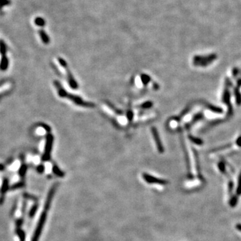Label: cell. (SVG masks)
I'll return each instance as SVG.
<instances>
[{
	"mask_svg": "<svg viewBox=\"0 0 241 241\" xmlns=\"http://www.w3.org/2000/svg\"><path fill=\"white\" fill-rule=\"evenodd\" d=\"M190 107H186V108L183 111L182 113H181V114H180V117H183V116H184L185 115L187 114V113H188L189 112V111H190Z\"/></svg>",
	"mask_w": 241,
	"mask_h": 241,
	"instance_id": "obj_26",
	"label": "cell"
},
{
	"mask_svg": "<svg viewBox=\"0 0 241 241\" xmlns=\"http://www.w3.org/2000/svg\"><path fill=\"white\" fill-rule=\"evenodd\" d=\"M59 62H60V65L63 67V68L65 70L66 73L67 79H68V81L70 86L71 88L73 89H77L78 88L77 83L75 81V80L74 79L73 75H72V74L70 72L68 68L67 64H66V62L64 61L63 60H62V59H60Z\"/></svg>",
	"mask_w": 241,
	"mask_h": 241,
	"instance_id": "obj_5",
	"label": "cell"
},
{
	"mask_svg": "<svg viewBox=\"0 0 241 241\" xmlns=\"http://www.w3.org/2000/svg\"><path fill=\"white\" fill-rule=\"evenodd\" d=\"M43 20H42V19H41V18H36V20H35V23H36L37 25H38V26H42L43 24H44V22H43Z\"/></svg>",
	"mask_w": 241,
	"mask_h": 241,
	"instance_id": "obj_27",
	"label": "cell"
},
{
	"mask_svg": "<svg viewBox=\"0 0 241 241\" xmlns=\"http://www.w3.org/2000/svg\"><path fill=\"white\" fill-rule=\"evenodd\" d=\"M53 171H54V172L56 174L58 175V176H63V173H62L61 171L56 166L54 167V168H53Z\"/></svg>",
	"mask_w": 241,
	"mask_h": 241,
	"instance_id": "obj_25",
	"label": "cell"
},
{
	"mask_svg": "<svg viewBox=\"0 0 241 241\" xmlns=\"http://www.w3.org/2000/svg\"><path fill=\"white\" fill-rule=\"evenodd\" d=\"M9 188V181L7 179H4L3 181V183H2V186H1V192L2 194H5V192H7V190H8Z\"/></svg>",
	"mask_w": 241,
	"mask_h": 241,
	"instance_id": "obj_15",
	"label": "cell"
},
{
	"mask_svg": "<svg viewBox=\"0 0 241 241\" xmlns=\"http://www.w3.org/2000/svg\"><path fill=\"white\" fill-rule=\"evenodd\" d=\"M237 202H238V197L236 196H233L232 198H230V202H229V204L231 207H234L236 206Z\"/></svg>",
	"mask_w": 241,
	"mask_h": 241,
	"instance_id": "obj_18",
	"label": "cell"
},
{
	"mask_svg": "<svg viewBox=\"0 0 241 241\" xmlns=\"http://www.w3.org/2000/svg\"><path fill=\"white\" fill-rule=\"evenodd\" d=\"M23 186H24V184H23V182H19V183H17V184H13L12 186H11L10 189L12 190H16V189H19V188H22Z\"/></svg>",
	"mask_w": 241,
	"mask_h": 241,
	"instance_id": "obj_22",
	"label": "cell"
},
{
	"mask_svg": "<svg viewBox=\"0 0 241 241\" xmlns=\"http://www.w3.org/2000/svg\"><path fill=\"white\" fill-rule=\"evenodd\" d=\"M228 187H229V190H230V191H232V187H233V183H232V181H230V182H229Z\"/></svg>",
	"mask_w": 241,
	"mask_h": 241,
	"instance_id": "obj_32",
	"label": "cell"
},
{
	"mask_svg": "<svg viewBox=\"0 0 241 241\" xmlns=\"http://www.w3.org/2000/svg\"><path fill=\"white\" fill-rule=\"evenodd\" d=\"M188 138L189 139H190V141H192L193 143H194V144H196L197 145H202L203 143H204V141H203L202 139L198 138V137L193 136V135H189Z\"/></svg>",
	"mask_w": 241,
	"mask_h": 241,
	"instance_id": "obj_13",
	"label": "cell"
},
{
	"mask_svg": "<svg viewBox=\"0 0 241 241\" xmlns=\"http://www.w3.org/2000/svg\"><path fill=\"white\" fill-rule=\"evenodd\" d=\"M53 140L54 138L52 135L51 134L48 135L44 146V152L42 156V159L44 161H48L50 158V153L52 148Z\"/></svg>",
	"mask_w": 241,
	"mask_h": 241,
	"instance_id": "obj_4",
	"label": "cell"
},
{
	"mask_svg": "<svg viewBox=\"0 0 241 241\" xmlns=\"http://www.w3.org/2000/svg\"><path fill=\"white\" fill-rule=\"evenodd\" d=\"M238 68H234L232 71V74H233V77H236L237 75H238Z\"/></svg>",
	"mask_w": 241,
	"mask_h": 241,
	"instance_id": "obj_30",
	"label": "cell"
},
{
	"mask_svg": "<svg viewBox=\"0 0 241 241\" xmlns=\"http://www.w3.org/2000/svg\"><path fill=\"white\" fill-rule=\"evenodd\" d=\"M5 169V167L3 164H0V171H3Z\"/></svg>",
	"mask_w": 241,
	"mask_h": 241,
	"instance_id": "obj_35",
	"label": "cell"
},
{
	"mask_svg": "<svg viewBox=\"0 0 241 241\" xmlns=\"http://www.w3.org/2000/svg\"><path fill=\"white\" fill-rule=\"evenodd\" d=\"M143 179H144L147 183H149V184H157L161 185H165L168 183V182L166 180L155 178V177L150 176V175L147 174H143Z\"/></svg>",
	"mask_w": 241,
	"mask_h": 241,
	"instance_id": "obj_8",
	"label": "cell"
},
{
	"mask_svg": "<svg viewBox=\"0 0 241 241\" xmlns=\"http://www.w3.org/2000/svg\"><path fill=\"white\" fill-rule=\"evenodd\" d=\"M11 3L10 0H0V6L3 7L8 5Z\"/></svg>",
	"mask_w": 241,
	"mask_h": 241,
	"instance_id": "obj_24",
	"label": "cell"
},
{
	"mask_svg": "<svg viewBox=\"0 0 241 241\" xmlns=\"http://www.w3.org/2000/svg\"><path fill=\"white\" fill-rule=\"evenodd\" d=\"M7 52V46L2 40H0V54L2 56H5Z\"/></svg>",
	"mask_w": 241,
	"mask_h": 241,
	"instance_id": "obj_14",
	"label": "cell"
},
{
	"mask_svg": "<svg viewBox=\"0 0 241 241\" xmlns=\"http://www.w3.org/2000/svg\"><path fill=\"white\" fill-rule=\"evenodd\" d=\"M40 37H41V38H42V41L44 42L47 44L48 41V38L46 36L44 32L40 31Z\"/></svg>",
	"mask_w": 241,
	"mask_h": 241,
	"instance_id": "obj_23",
	"label": "cell"
},
{
	"mask_svg": "<svg viewBox=\"0 0 241 241\" xmlns=\"http://www.w3.org/2000/svg\"><path fill=\"white\" fill-rule=\"evenodd\" d=\"M44 166H39L37 168V170L38 172H42L44 171Z\"/></svg>",
	"mask_w": 241,
	"mask_h": 241,
	"instance_id": "obj_31",
	"label": "cell"
},
{
	"mask_svg": "<svg viewBox=\"0 0 241 241\" xmlns=\"http://www.w3.org/2000/svg\"><path fill=\"white\" fill-rule=\"evenodd\" d=\"M236 194L238 196L241 195V172L240 173V175L238 176V186H237L236 189Z\"/></svg>",
	"mask_w": 241,
	"mask_h": 241,
	"instance_id": "obj_19",
	"label": "cell"
},
{
	"mask_svg": "<svg viewBox=\"0 0 241 241\" xmlns=\"http://www.w3.org/2000/svg\"><path fill=\"white\" fill-rule=\"evenodd\" d=\"M151 133H152V135L153 137V139H154L155 144H156V147L158 151L160 153H164V147L163 146L162 141H161L160 137H159V133L157 132V129L155 127H152L151 128Z\"/></svg>",
	"mask_w": 241,
	"mask_h": 241,
	"instance_id": "obj_6",
	"label": "cell"
},
{
	"mask_svg": "<svg viewBox=\"0 0 241 241\" xmlns=\"http://www.w3.org/2000/svg\"><path fill=\"white\" fill-rule=\"evenodd\" d=\"M27 171V166L25 164H23L21 165L20 168H19V174L21 176H23L26 174V172Z\"/></svg>",
	"mask_w": 241,
	"mask_h": 241,
	"instance_id": "obj_21",
	"label": "cell"
},
{
	"mask_svg": "<svg viewBox=\"0 0 241 241\" xmlns=\"http://www.w3.org/2000/svg\"><path fill=\"white\" fill-rule=\"evenodd\" d=\"M234 93L235 96V99H236V103L238 106L241 105V93L239 91V88L238 87H235L234 89Z\"/></svg>",
	"mask_w": 241,
	"mask_h": 241,
	"instance_id": "obj_11",
	"label": "cell"
},
{
	"mask_svg": "<svg viewBox=\"0 0 241 241\" xmlns=\"http://www.w3.org/2000/svg\"><path fill=\"white\" fill-rule=\"evenodd\" d=\"M9 66V60L6 56H2L0 60V70L5 71Z\"/></svg>",
	"mask_w": 241,
	"mask_h": 241,
	"instance_id": "obj_9",
	"label": "cell"
},
{
	"mask_svg": "<svg viewBox=\"0 0 241 241\" xmlns=\"http://www.w3.org/2000/svg\"><path fill=\"white\" fill-rule=\"evenodd\" d=\"M55 189H56V187L54 186L52 187V188L51 189V190L50 191L48 196L47 200H46V204L44 206L45 210L42 213V215H41L40 218L39 222L38 223L37 227L35 230L34 234V236L32 241H38L39 237L40 236L41 232H42V228L44 227V223L46 222V212H47L48 209H49L50 205V202L52 200V198L54 193Z\"/></svg>",
	"mask_w": 241,
	"mask_h": 241,
	"instance_id": "obj_2",
	"label": "cell"
},
{
	"mask_svg": "<svg viewBox=\"0 0 241 241\" xmlns=\"http://www.w3.org/2000/svg\"><path fill=\"white\" fill-rule=\"evenodd\" d=\"M237 146L241 147V136H239L238 138L236 139V141H235Z\"/></svg>",
	"mask_w": 241,
	"mask_h": 241,
	"instance_id": "obj_29",
	"label": "cell"
},
{
	"mask_svg": "<svg viewBox=\"0 0 241 241\" xmlns=\"http://www.w3.org/2000/svg\"><path fill=\"white\" fill-rule=\"evenodd\" d=\"M231 146H232V144H231V143H229V144H226V145H222V146L216 147V148L212 149V151H213V152H216V151H222V150H224V149H228V148H229V147H230Z\"/></svg>",
	"mask_w": 241,
	"mask_h": 241,
	"instance_id": "obj_16",
	"label": "cell"
},
{
	"mask_svg": "<svg viewBox=\"0 0 241 241\" xmlns=\"http://www.w3.org/2000/svg\"><path fill=\"white\" fill-rule=\"evenodd\" d=\"M237 86H238V88L241 87V79H239L238 81H237Z\"/></svg>",
	"mask_w": 241,
	"mask_h": 241,
	"instance_id": "obj_34",
	"label": "cell"
},
{
	"mask_svg": "<svg viewBox=\"0 0 241 241\" xmlns=\"http://www.w3.org/2000/svg\"><path fill=\"white\" fill-rule=\"evenodd\" d=\"M236 228H237V230L240 231V232H241V224H236Z\"/></svg>",
	"mask_w": 241,
	"mask_h": 241,
	"instance_id": "obj_33",
	"label": "cell"
},
{
	"mask_svg": "<svg viewBox=\"0 0 241 241\" xmlns=\"http://www.w3.org/2000/svg\"><path fill=\"white\" fill-rule=\"evenodd\" d=\"M204 104L205 105H206V108L208 109L209 110H210L211 111H212V112H214L215 113H218V114H221V113H223V109L222 108H220V107L214 106V105L210 104V103H205Z\"/></svg>",
	"mask_w": 241,
	"mask_h": 241,
	"instance_id": "obj_10",
	"label": "cell"
},
{
	"mask_svg": "<svg viewBox=\"0 0 241 241\" xmlns=\"http://www.w3.org/2000/svg\"><path fill=\"white\" fill-rule=\"evenodd\" d=\"M203 117H204V115L202 114V113H197L196 115H194V117H193V119H192V120L191 121V122L189 123V124L187 125V127H191L192 126V125L194 124V123H196L197 121H200L201 119H203Z\"/></svg>",
	"mask_w": 241,
	"mask_h": 241,
	"instance_id": "obj_12",
	"label": "cell"
},
{
	"mask_svg": "<svg viewBox=\"0 0 241 241\" xmlns=\"http://www.w3.org/2000/svg\"><path fill=\"white\" fill-rule=\"evenodd\" d=\"M218 167L220 172L223 173V174H224V173L226 172V165H225L224 162H219L218 164Z\"/></svg>",
	"mask_w": 241,
	"mask_h": 241,
	"instance_id": "obj_20",
	"label": "cell"
},
{
	"mask_svg": "<svg viewBox=\"0 0 241 241\" xmlns=\"http://www.w3.org/2000/svg\"><path fill=\"white\" fill-rule=\"evenodd\" d=\"M54 85L56 88L57 89L58 93V95L60 97H63V98H66L69 100H70L72 102H73L75 104L79 105V106H82L84 107H88V108H93V107H95V105L92 103H89L87 102V101H83L81 97H79L78 96H76L75 95L69 94L66 92V91H65L64 89H63V87H62V85L60 84L57 81H54Z\"/></svg>",
	"mask_w": 241,
	"mask_h": 241,
	"instance_id": "obj_1",
	"label": "cell"
},
{
	"mask_svg": "<svg viewBox=\"0 0 241 241\" xmlns=\"http://www.w3.org/2000/svg\"><path fill=\"white\" fill-rule=\"evenodd\" d=\"M216 55L213 54L206 56H196L194 58V64L195 66H206L212 62L216 58Z\"/></svg>",
	"mask_w": 241,
	"mask_h": 241,
	"instance_id": "obj_3",
	"label": "cell"
},
{
	"mask_svg": "<svg viewBox=\"0 0 241 241\" xmlns=\"http://www.w3.org/2000/svg\"><path fill=\"white\" fill-rule=\"evenodd\" d=\"M141 82L143 83V84L147 85L149 83V81H150L151 78L147 75H142V76H141Z\"/></svg>",
	"mask_w": 241,
	"mask_h": 241,
	"instance_id": "obj_17",
	"label": "cell"
},
{
	"mask_svg": "<svg viewBox=\"0 0 241 241\" xmlns=\"http://www.w3.org/2000/svg\"><path fill=\"white\" fill-rule=\"evenodd\" d=\"M222 101L228 107V115H232L233 110L232 105H231L230 103V94L228 89H226L224 91V93H223L222 95Z\"/></svg>",
	"mask_w": 241,
	"mask_h": 241,
	"instance_id": "obj_7",
	"label": "cell"
},
{
	"mask_svg": "<svg viewBox=\"0 0 241 241\" xmlns=\"http://www.w3.org/2000/svg\"><path fill=\"white\" fill-rule=\"evenodd\" d=\"M153 105V103L151 102H147L142 105V108H149Z\"/></svg>",
	"mask_w": 241,
	"mask_h": 241,
	"instance_id": "obj_28",
	"label": "cell"
}]
</instances>
